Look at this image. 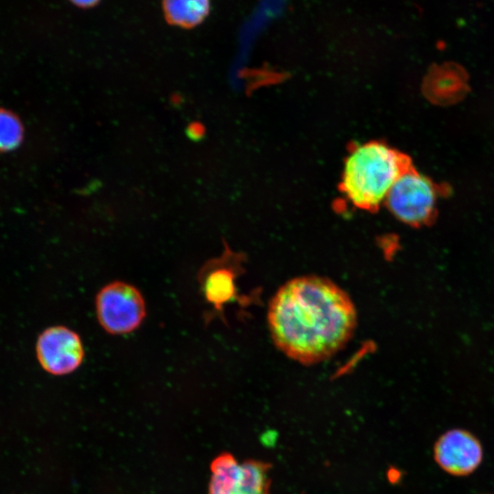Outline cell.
Segmentation results:
<instances>
[{
  "label": "cell",
  "mask_w": 494,
  "mask_h": 494,
  "mask_svg": "<svg viewBox=\"0 0 494 494\" xmlns=\"http://www.w3.org/2000/svg\"><path fill=\"white\" fill-rule=\"evenodd\" d=\"M72 4L80 7H91L99 3L100 0H70Z\"/></svg>",
  "instance_id": "11"
},
{
  "label": "cell",
  "mask_w": 494,
  "mask_h": 494,
  "mask_svg": "<svg viewBox=\"0 0 494 494\" xmlns=\"http://www.w3.org/2000/svg\"><path fill=\"white\" fill-rule=\"evenodd\" d=\"M270 464L255 459L239 461L230 453L210 465L208 494H269Z\"/></svg>",
  "instance_id": "5"
},
{
  "label": "cell",
  "mask_w": 494,
  "mask_h": 494,
  "mask_svg": "<svg viewBox=\"0 0 494 494\" xmlns=\"http://www.w3.org/2000/svg\"><path fill=\"white\" fill-rule=\"evenodd\" d=\"M434 458L445 472L465 477L472 474L482 463L483 447L472 433L455 428L445 432L435 441Z\"/></svg>",
  "instance_id": "6"
},
{
  "label": "cell",
  "mask_w": 494,
  "mask_h": 494,
  "mask_svg": "<svg viewBox=\"0 0 494 494\" xmlns=\"http://www.w3.org/2000/svg\"><path fill=\"white\" fill-rule=\"evenodd\" d=\"M438 194L435 184L410 166L397 178L385 202L398 220L418 226L434 217Z\"/></svg>",
  "instance_id": "3"
},
{
  "label": "cell",
  "mask_w": 494,
  "mask_h": 494,
  "mask_svg": "<svg viewBox=\"0 0 494 494\" xmlns=\"http://www.w3.org/2000/svg\"><path fill=\"white\" fill-rule=\"evenodd\" d=\"M227 256L207 262L198 274L201 294L206 302L212 306L207 316L221 312L225 304L235 295V273L231 261Z\"/></svg>",
  "instance_id": "8"
},
{
  "label": "cell",
  "mask_w": 494,
  "mask_h": 494,
  "mask_svg": "<svg viewBox=\"0 0 494 494\" xmlns=\"http://www.w3.org/2000/svg\"><path fill=\"white\" fill-rule=\"evenodd\" d=\"M22 125L11 113L0 110V151L16 148L21 142Z\"/></svg>",
  "instance_id": "10"
},
{
  "label": "cell",
  "mask_w": 494,
  "mask_h": 494,
  "mask_svg": "<svg viewBox=\"0 0 494 494\" xmlns=\"http://www.w3.org/2000/svg\"><path fill=\"white\" fill-rule=\"evenodd\" d=\"M97 318L108 333L122 335L135 330L145 317V303L134 285L112 282L103 286L95 300Z\"/></svg>",
  "instance_id": "4"
},
{
  "label": "cell",
  "mask_w": 494,
  "mask_h": 494,
  "mask_svg": "<svg viewBox=\"0 0 494 494\" xmlns=\"http://www.w3.org/2000/svg\"><path fill=\"white\" fill-rule=\"evenodd\" d=\"M409 166L405 156L385 144L369 142L357 145L345 160L341 190L353 206L376 209Z\"/></svg>",
  "instance_id": "2"
},
{
  "label": "cell",
  "mask_w": 494,
  "mask_h": 494,
  "mask_svg": "<svg viewBox=\"0 0 494 494\" xmlns=\"http://www.w3.org/2000/svg\"><path fill=\"white\" fill-rule=\"evenodd\" d=\"M37 356L42 368L53 375H65L81 364L84 349L80 336L62 327L46 329L37 342Z\"/></svg>",
  "instance_id": "7"
},
{
  "label": "cell",
  "mask_w": 494,
  "mask_h": 494,
  "mask_svg": "<svg viewBox=\"0 0 494 494\" xmlns=\"http://www.w3.org/2000/svg\"><path fill=\"white\" fill-rule=\"evenodd\" d=\"M268 328L276 348L304 365L335 355L352 338L357 311L348 293L317 275L285 283L272 297Z\"/></svg>",
  "instance_id": "1"
},
{
  "label": "cell",
  "mask_w": 494,
  "mask_h": 494,
  "mask_svg": "<svg viewBox=\"0 0 494 494\" xmlns=\"http://www.w3.org/2000/svg\"><path fill=\"white\" fill-rule=\"evenodd\" d=\"M209 0H162L166 20L184 28L200 24L209 15Z\"/></svg>",
  "instance_id": "9"
}]
</instances>
